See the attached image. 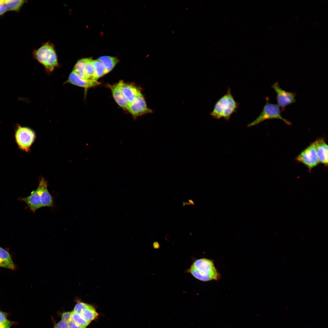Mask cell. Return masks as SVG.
Masks as SVG:
<instances>
[{"instance_id":"obj_22","label":"cell","mask_w":328,"mask_h":328,"mask_svg":"<svg viewBox=\"0 0 328 328\" xmlns=\"http://www.w3.org/2000/svg\"><path fill=\"white\" fill-rule=\"evenodd\" d=\"M188 272L195 278L202 281H207L213 280L211 277L200 272L192 266L188 270Z\"/></svg>"},{"instance_id":"obj_23","label":"cell","mask_w":328,"mask_h":328,"mask_svg":"<svg viewBox=\"0 0 328 328\" xmlns=\"http://www.w3.org/2000/svg\"><path fill=\"white\" fill-rule=\"evenodd\" d=\"M87 304L78 301L75 306L73 311L81 314L82 311L86 307Z\"/></svg>"},{"instance_id":"obj_25","label":"cell","mask_w":328,"mask_h":328,"mask_svg":"<svg viewBox=\"0 0 328 328\" xmlns=\"http://www.w3.org/2000/svg\"><path fill=\"white\" fill-rule=\"evenodd\" d=\"M53 328H69V323L61 320L55 324Z\"/></svg>"},{"instance_id":"obj_28","label":"cell","mask_w":328,"mask_h":328,"mask_svg":"<svg viewBox=\"0 0 328 328\" xmlns=\"http://www.w3.org/2000/svg\"><path fill=\"white\" fill-rule=\"evenodd\" d=\"M69 328H86V326L77 324L72 320L69 322Z\"/></svg>"},{"instance_id":"obj_14","label":"cell","mask_w":328,"mask_h":328,"mask_svg":"<svg viewBox=\"0 0 328 328\" xmlns=\"http://www.w3.org/2000/svg\"><path fill=\"white\" fill-rule=\"evenodd\" d=\"M317 156L319 162L325 166L328 165V145L323 138H319L314 142Z\"/></svg>"},{"instance_id":"obj_16","label":"cell","mask_w":328,"mask_h":328,"mask_svg":"<svg viewBox=\"0 0 328 328\" xmlns=\"http://www.w3.org/2000/svg\"><path fill=\"white\" fill-rule=\"evenodd\" d=\"M0 267L14 270L15 267L9 253L0 247Z\"/></svg>"},{"instance_id":"obj_1","label":"cell","mask_w":328,"mask_h":328,"mask_svg":"<svg viewBox=\"0 0 328 328\" xmlns=\"http://www.w3.org/2000/svg\"><path fill=\"white\" fill-rule=\"evenodd\" d=\"M239 104L235 100L228 87L226 93L216 102L210 115L217 119L224 118L230 119L232 114L236 112Z\"/></svg>"},{"instance_id":"obj_9","label":"cell","mask_w":328,"mask_h":328,"mask_svg":"<svg viewBox=\"0 0 328 328\" xmlns=\"http://www.w3.org/2000/svg\"><path fill=\"white\" fill-rule=\"evenodd\" d=\"M127 110L135 118L152 112V111L148 107L141 92L129 105Z\"/></svg>"},{"instance_id":"obj_12","label":"cell","mask_w":328,"mask_h":328,"mask_svg":"<svg viewBox=\"0 0 328 328\" xmlns=\"http://www.w3.org/2000/svg\"><path fill=\"white\" fill-rule=\"evenodd\" d=\"M109 86L116 102L123 109L127 110L129 104L121 90L119 81L116 84Z\"/></svg>"},{"instance_id":"obj_8","label":"cell","mask_w":328,"mask_h":328,"mask_svg":"<svg viewBox=\"0 0 328 328\" xmlns=\"http://www.w3.org/2000/svg\"><path fill=\"white\" fill-rule=\"evenodd\" d=\"M272 88L276 94L278 105L284 109L286 106L294 103L296 101V94L293 92L286 91L282 89L278 82L275 83L272 86Z\"/></svg>"},{"instance_id":"obj_15","label":"cell","mask_w":328,"mask_h":328,"mask_svg":"<svg viewBox=\"0 0 328 328\" xmlns=\"http://www.w3.org/2000/svg\"><path fill=\"white\" fill-rule=\"evenodd\" d=\"M20 200L25 202L33 212L42 207L40 196L36 189L32 191L29 196L22 197Z\"/></svg>"},{"instance_id":"obj_2","label":"cell","mask_w":328,"mask_h":328,"mask_svg":"<svg viewBox=\"0 0 328 328\" xmlns=\"http://www.w3.org/2000/svg\"><path fill=\"white\" fill-rule=\"evenodd\" d=\"M34 56L49 73L52 72L58 66L56 54L53 45L48 43L44 44L34 53Z\"/></svg>"},{"instance_id":"obj_27","label":"cell","mask_w":328,"mask_h":328,"mask_svg":"<svg viewBox=\"0 0 328 328\" xmlns=\"http://www.w3.org/2000/svg\"><path fill=\"white\" fill-rule=\"evenodd\" d=\"M9 314L0 310V324L4 323L8 319Z\"/></svg>"},{"instance_id":"obj_29","label":"cell","mask_w":328,"mask_h":328,"mask_svg":"<svg viewBox=\"0 0 328 328\" xmlns=\"http://www.w3.org/2000/svg\"><path fill=\"white\" fill-rule=\"evenodd\" d=\"M7 11L3 3V0H0V15L4 14Z\"/></svg>"},{"instance_id":"obj_17","label":"cell","mask_w":328,"mask_h":328,"mask_svg":"<svg viewBox=\"0 0 328 328\" xmlns=\"http://www.w3.org/2000/svg\"><path fill=\"white\" fill-rule=\"evenodd\" d=\"M104 65L106 74L110 72L114 68L119 60L116 57L108 56L99 57L98 59Z\"/></svg>"},{"instance_id":"obj_21","label":"cell","mask_w":328,"mask_h":328,"mask_svg":"<svg viewBox=\"0 0 328 328\" xmlns=\"http://www.w3.org/2000/svg\"><path fill=\"white\" fill-rule=\"evenodd\" d=\"M72 320L77 325L87 326L90 322L87 321L81 314L72 311Z\"/></svg>"},{"instance_id":"obj_24","label":"cell","mask_w":328,"mask_h":328,"mask_svg":"<svg viewBox=\"0 0 328 328\" xmlns=\"http://www.w3.org/2000/svg\"><path fill=\"white\" fill-rule=\"evenodd\" d=\"M72 312V311H68L62 313L61 314V320L68 323L71 321Z\"/></svg>"},{"instance_id":"obj_3","label":"cell","mask_w":328,"mask_h":328,"mask_svg":"<svg viewBox=\"0 0 328 328\" xmlns=\"http://www.w3.org/2000/svg\"><path fill=\"white\" fill-rule=\"evenodd\" d=\"M268 100L267 98L266 103L259 115L254 121L248 124V126L251 127L266 120L274 119H280L287 125H291V123L281 115L280 109L278 105L269 103Z\"/></svg>"},{"instance_id":"obj_10","label":"cell","mask_w":328,"mask_h":328,"mask_svg":"<svg viewBox=\"0 0 328 328\" xmlns=\"http://www.w3.org/2000/svg\"><path fill=\"white\" fill-rule=\"evenodd\" d=\"M47 182L43 177L40 178L36 189L40 196L42 207H53V199L48 189Z\"/></svg>"},{"instance_id":"obj_4","label":"cell","mask_w":328,"mask_h":328,"mask_svg":"<svg viewBox=\"0 0 328 328\" xmlns=\"http://www.w3.org/2000/svg\"><path fill=\"white\" fill-rule=\"evenodd\" d=\"M36 134L32 129L19 125L16 127L15 132V141L21 150L29 152L36 138Z\"/></svg>"},{"instance_id":"obj_18","label":"cell","mask_w":328,"mask_h":328,"mask_svg":"<svg viewBox=\"0 0 328 328\" xmlns=\"http://www.w3.org/2000/svg\"><path fill=\"white\" fill-rule=\"evenodd\" d=\"M22 0H3L4 4L7 11L19 12L25 3Z\"/></svg>"},{"instance_id":"obj_6","label":"cell","mask_w":328,"mask_h":328,"mask_svg":"<svg viewBox=\"0 0 328 328\" xmlns=\"http://www.w3.org/2000/svg\"><path fill=\"white\" fill-rule=\"evenodd\" d=\"M296 160L305 165L311 170L320 162L314 142L307 147L297 157Z\"/></svg>"},{"instance_id":"obj_20","label":"cell","mask_w":328,"mask_h":328,"mask_svg":"<svg viewBox=\"0 0 328 328\" xmlns=\"http://www.w3.org/2000/svg\"><path fill=\"white\" fill-rule=\"evenodd\" d=\"M95 73L94 80H97L99 78L106 74L105 69L103 63L98 60H93Z\"/></svg>"},{"instance_id":"obj_26","label":"cell","mask_w":328,"mask_h":328,"mask_svg":"<svg viewBox=\"0 0 328 328\" xmlns=\"http://www.w3.org/2000/svg\"><path fill=\"white\" fill-rule=\"evenodd\" d=\"M17 323L14 321H11L7 320L6 321L0 324V328H10L11 326L17 324Z\"/></svg>"},{"instance_id":"obj_11","label":"cell","mask_w":328,"mask_h":328,"mask_svg":"<svg viewBox=\"0 0 328 328\" xmlns=\"http://www.w3.org/2000/svg\"><path fill=\"white\" fill-rule=\"evenodd\" d=\"M66 82L87 89L96 87L101 84L97 80H84L73 70L70 73Z\"/></svg>"},{"instance_id":"obj_7","label":"cell","mask_w":328,"mask_h":328,"mask_svg":"<svg viewBox=\"0 0 328 328\" xmlns=\"http://www.w3.org/2000/svg\"><path fill=\"white\" fill-rule=\"evenodd\" d=\"M200 273L210 276L213 280L218 279L220 274L215 268L213 261L205 258L196 260L191 266Z\"/></svg>"},{"instance_id":"obj_13","label":"cell","mask_w":328,"mask_h":328,"mask_svg":"<svg viewBox=\"0 0 328 328\" xmlns=\"http://www.w3.org/2000/svg\"><path fill=\"white\" fill-rule=\"evenodd\" d=\"M119 82L121 90L129 104L141 92V91L134 85L124 82L122 80H120Z\"/></svg>"},{"instance_id":"obj_19","label":"cell","mask_w":328,"mask_h":328,"mask_svg":"<svg viewBox=\"0 0 328 328\" xmlns=\"http://www.w3.org/2000/svg\"><path fill=\"white\" fill-rule=\"evenodd\" d=\"M81 314L85 319L90 322L96 318L98 315L94 308L92 306L87 304L81 312Z\"/></svg>"},{"instance_id":"obj_5","label":"cell","mask_w":328,"mask_h":328,"mask_svg":"<svg viewBox=\"0 0 328 328\" xmlns=\"http://www.w3.org/2000/svg\"><path fill=\"white\" fill-rule=\"evenodd\" d=\"M73 70L84 80H94L95 70L93 60L91 58L79 60L76 63Z\"/></svg>"}]
</instances>
